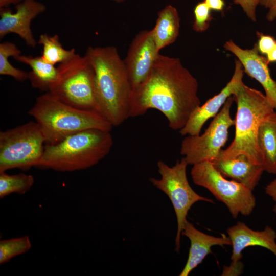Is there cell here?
<instances>
[{
  "mask_svg": "<svg viewBox=\"0 0 276 276\" xmlns=\"http://www.w3.org/2000/svg\"><path fill=\"white\" fill-rule=\"evenodd\" d=\"M198 90L197 79L179 58L159 53L147 78L132 90L130 118L156 109L170 128L179 131L201 105Z\"/></svg>",
  "mask_w": 276,
  "mask_h": 276,
  "instance_id": "1",
  "label": "cell"
},
{
  "mask_svg": "<svg viewBox=\"0 0 276 276\" xmlns=\"http://www.w3.org/2000/svg\"><path fill=\"white\" fill-rule=\"evenodd\" d=\"M95 75L96 97L100 113L113 126L130 118L132 86L117 49L88 48L85 55Z\"/></svg>",
  "mask_w": 276,
  "mask_h": 276,
  "instance_id": "2",
  "label": "cell"
},
{
  "mask_svg": "<svg viewBox=\"0 0 276 276\" xmlns=\"http://www.w3.org/2000/svg\"><path fill=\"white\" fill-rule=\"evenodd\" d=\"M233 96L237 104L235 137L227 148L220 151L215 160L232 159L244 155L252 163L262 165L258 142V131L262 123L276 108L265 94L243 82Z\"/></svg>",
  "mask_w": 276,
  "mask_h": 276,
  "instance_id": "3",
  "label": "cell"
},
{
  "mask_svg": "<svg viewBox=\"0 0 276 276\" xmlns=\"http://www.w3.org/2000/svg\"><path fill=\"white\" fill-rule=\"evenodd\" d=\"M113 141L110 131L88 129L70 135L54 144H45L36 167L59 172L87 169L110 152Z\"/></svg>",
  "mask_w": 276,
  "mask_h": 276,
  "instance_id": "4",
  "label": "cell"
},
{
  "mask_svg": "<svg viewBox=\"0 0 276 276\" xmlns=\"http://www.w3.org/2000/svg\"><path fill=\"white\" fill-rule=\"evenodd\" d=\"M28 114L39 126L45 144H56L82 130L100 129L111 131L113 127L101 114L71 106L48 91L36 98Z\"/></svg>",
  "mask_w": 276,
  "mask_h": 276,
  "instance_id": "5",
  "label": "cell"
},
{
  "mask_svg": "<svg viewBox=\"0 0 276 276\" xmlns=\"http://www.w3.org/2000/svg\"><path fill=\"white\" fill-rule=\"evenodd\" d=\"M57 69L56 79L48 92L71 106L100 113L96 97L95 71L87 57L77 54L60 63Z\"/></svg>",
  "mask_w": 276,
  "mask_h": 276,
  "instance_id": "6",
  "label": "cell"
},
{
  "mask_svg": "<svg viewBox=\"0 0 276 276\" xmlns=\"http://www.w3.org/2000/svg\"><path fill=\"white\" fill-rule=\"evenodd\" d=\"M45 140L37 123L30 121L0 132V172L12 169L36 167Z\"/></svg>",
  "mask_w": 276,
  "mask_h": 276,
  "instance_id": "7",
  "label": "cell"
},
{
  "mask_svg": "<svg viewBox=\"0 0 276 276\" xmlns=\"http://www.w3.org/2000/svg\"><path fill=\"white\" fill-rule=\"evenodd\" d=\"M188 165L183 157L180 160H178L171 167L163 160H159L157 166L160 178L151 177L149 179L154 187L168 197L174 208L177 223L175 239L177 252L180 250L181 233L191 208L198 201L214 203L212 199L197 194L191 187L187 176Z\"/></svg>",
  "mask_w": 276,
  "mask_h": 276,
  "instance_id": "8",
  "label": "cell"
},
{
  "mask_svg": "<svg viewBox=\"0 0 276 276\" xmlns=\"http://www.w3.org/2000/svg\"><path fill=\"white\" fill-rule=\"evenodd\" d=\"M191 175L193 182L208 190L227 208L232 216L239 214L249 216L252 212L256 199L252 190L233 180H228L211 162L205 161L193 165Z\"/></svg>",
  "mask_w": 276,
  "mask_h": 276,
  "instance_id": "9",
  "label": "cell"
},
{
  "mask_svg": "<svg viewBox=\"0 0 276 276\" xmlns=\"http://www.w3.org/2000/svg\"><path fill=\"white\" fill-rule=\"evenodd\" d=\"M234 101V96L228 98L203 134L187 135L182 140L180 152L188 165L217 158L228 140L230 127L235 125L231 116Z\"/></svg>",
  "mask_w": 276,
  "mask_h": 276,
  "instance_id": "10",
  "label": "cell"
},
{
  "mask_svg": "<svg viewBox=\"0 0 276 276\" xmlns=\"http://www.w3.org/2000/svg\"><path fill=\"white\" fill-rule=\"evenodd\" d=\"M232 246V262L224 266L223 273L226 275H238L243 271L241 262L243 250L250 246H260L271 251L276 256V232L271 226H266L262 231H255L245 223L238 221L226 230Z\"/></svg>",
  "mask_w": 276,
  "mask_h": 276,
  "instance_id": "11",
  "label": "cell"
},
{
  "mask_svg": "<svg viewBox=\"0 0 276 276\" xmlns=\"http://www.w3.org/2000/svg\"><path fill=\"white\" fill-rule=\"evenodd\" d=\"M159 53L152 30H142L133 38L123 60L132 90L147 78Z\"/></svg>",
  "mask_w": 276,
  "mask_h": 276,
  "instance_id": "12",
  "label": "cell"
},
{
  "mask_svg": "<svg viewBox=\"0 0 276 276\" xmlns=\"http://www.w3.org/2000/svg\"><path fill=\"white\" fill-rule=\"evenodd\" d=\"M244 72L241 62L238 59L236 60L234 72L229 81L218 94L208 100L192 112L186 125L179 131L180 134L182 136L200 134L206 121L218 113L228 98L233 96L243 82Z\"/></svg>",
  "mask_w": 276,
  "mask_h": 276,
  "instance_id": "13",
  "label": "cell"
},
{
  "mask_svg": "<svg viewBox=\"0 0 276 276\" xmlns=\"http://www.w3.org/2000/svg\"><path fill=\"white\" fill-rule=\"evenodd\" d=\"M16 12L7 8H1L0 37L9 33H15L29 46L34 48L36 41L31 29V23L37 15L44 12L45 6L36 0H24L16 5Z\"/></svg>",
  "mask_w": 276,
  "mask_h": 276,
  "instance_id": "14",
  "label": "cell"
},
{
  "mask_svg": "<svg viewBox=\"0 0 276 276\" xmlns=\"http://www.w3.org/2000/svg\"><path fill=\"white\" fill-rule=\"evenodd\" d=\"M224 48L237 58L248 76L260 83L265 96L276 108V82L271 76L266 58L260 54L257 44L251 49H243L229 40Z\"/></svg>",
  "mask_w": 276,
  "mask_h": 276,
  "instance_id": "15",
  "label": "cell"
},
{
  "mask_svg": "<svg viewBox=\"0 0 276 276\" xmlns=\"http://www.w3.org/2000/svg\"><path fill=\"white\" fill-rule=\"evenodd\" d=\"M181 235L187 237L190 241L188 259L179 276H188L200 264L205 258L212 254L214 246L231 245L228 236L222 234L215 237L206 234L197 229L193 223L188 220L185 224Z\"/></svg>",
  "mask_w": 276,
  "mask_h": 276,
  "instance_id": "16",
  "label": "cell"
},
{
  "mask_svg": "<svg viewBox=\"0 0 276 276\" xmlns=\"http://www.w3.org/2000/svg\"><path fill=\"white\" fill-rule=\"evenodd\" d=\"M212 163L224 177L240 183L252 191L264 171L262 165L252 163L244 155L232 159L216 160Z\"/></svg>",
  "mask_w": 276,
  "mask_h": 276,
  "instance_id": "17",
  "label": "cell"
},
{
  "mask_svg": "<svg viewBox=\"0 0 276 276\" xmlns=\"http://www.w3.org/2000/svg\"><path fill=\"white\" fill-rule=\"evenodd\" d=\"M180 18L177 9L168 5L158 14L154 28L151 29L158 51L173 43L179 33Z\"/></svg>",
  "mask_w": 276,
  "mask_h": 276,
  "instance_id": "18",
  "label": "cell"
},
{
  "mask_svg": "<svg viewBox=\"0 0 276 276\" xmlns=\"http://www.w3.org/2000/svg\"><path fill=\"white\" fill-rule=\"evenodd\" d=\"M258 142L264 171L276 174V109L261 124Z\"/></svg>",
  "mask_w": 276,
  "mask_h": 276,
  "instance_id": "19",
  "label": "cell"
},
{
  "mask_svg": "<svg viewBox=\"0 0 276 276\" xmlns=\"http://www.w3.org/2000/svg\"><path fill=\"white\" fill-rule=\"evenodd\" d=\"M13 58L30 67L31 71L28 72V79L33 88L49 91L57 76L58 69L55 65L46 62L41 56L33 57L20 54Z\"/></svg>",
  "mask_w": 276,
  "mask_h": 276,
  "instance_id": "20",
  "label": "cell"
},
{
  "mask_svg": "<svg viewBox=\"0 0 276 276\" xmlns=\"http://www.w3.org/2000/svg\"><path fill=\"white\" fill-rule=\"evenodd\" d=\"M38 43L43 47L41 57L53 65L68 61L77 55L74 49L65 50L62 47L57 35L41 34Z\"/></svg>",
  "mask_w": 276,
  "mask_h": 276,
  "instance_id": "21",
  "label": "cell"
},
{
  "mask_svg": "<svg viewBox=\"0 0 276 276\" xmlns=\"http://www.w3.org/2000/svg\"><path fill=\"white\" fill-rule=\"evenodd\" d=\"M34 182V177L30 174L10 175L6 172H0V198L12 193L24 194L30 189Z\"/></svg>",
  "mask_w": 276,
  "mask_h": 276,
  "instance_id": "22",
  "label": "cell"
},
{
  "mask_svg": "<svg viewBox=\"0 0 276 276\" xmlns=\"http://www.w3.org/2000/svg\"><path fill=\"white\" fill-rule=\"evenodd\" d=\"M21 51L16 45L11 42H4L0 44V74L9 76L18 81L28 79V72L12 66L8 58L20 55Z\"/></svg>",
  "mask_w": 276,
  "mask_h": 276,
  "instance_id": "23",
  "label": "cell"
},
{
  "mask_svg": "<svg viewBox=\"0 0 276 276\" xmlns=\"http://www.w3.org/2000/svg\"><path fill=\"white\" fill-rule=\"evenodd\" d=\"M32 244L28 236L0 241V264L9 262L13 258L28 251Z\"/></svg>",
  "mask_w": 276,
  "mask_h": 276,
  "instance_id": "24",
  "label": "cell"
},
{
  "mask_svg": "<svg viewBox=\"0 0 276 276\" xmlns=\"http://www.w3.org/2000/svg\"><path fill=\"white\" fill-rule=\"evenodd\" d=\"M211 9L204 2L198 3L194 9V21L193 28L197 32L206 31L212 19L211 15Z\"/></svg>",
  "mask_w": 276,
  "mask_h": 276,
  "instance_id": "25",
  "label": "cell"
},
{
  "mask_svg": "<svg viewBox=\"0 0 276 276\" xmlns=\"http://www.w3.org/2000/svg\"><path fill=\"white\" fill-rule=\"evenodd\" d=\"M257 35L259 37L257 43L258 51L261 54L266 55L276 44V40L270 35L259 32H257Z\"/></svg>",
  "mask_w": 276,
  "mask_h": 276,
  "instance_id": "26",
  "label": "cell"
},
{
  "mask_svg": "<svg viewBox=\"0 0 276 276\" xmlns=\"http://www.w3.org/2000/svg\"><path fill=\"white\" fill-rule=\"evenodd\" d=\"M234 2L241 7L247 16L251 20L256 21V8L259 4V0H234Z\"/></svg>",
  "mask_w": 276,
  "mask_h": 276,
  "instance_id": "27",
  "label": "cell"
},
{
  "mask_svg": "<svg viewBox=\"0 0 276 276\" xmlns=\"http://www.w3.org/2000/svg\"><path fill=\"white\" fill-rule=\"evenodd\" d=\"M259 4L267 10L266 18L271 22L276 19V0H259Z\"/></svg>",
  "mask_w": 276,
  "mask_h": 276,
  "instance_id": "28",
  "label": "cell"
},
{
  "mask_svg": "<svg viewBox=\"0 0 276 276\" xmlns=\"http://www.w3.org/2000/svg\"><path fill=\"white\" fill-rule=\"evenodd\" d=\"M265 192L271 197L275 202L273 211L276 213V179L271 181L265 187Z\"/></svg>",
  "mask_w": 276,
  "mask_h": 276,
  "instance_id": "29",
  "label": "cell"
},
{
  "mask_svg": "<svg viewBox=\"0 0 276 276\" xmlns=\"http://www.w3.org/2000/svg\"><path fill=\"white\" fill-rule=\"evenodd\" d=\"M203 2L211 10L215 11H221L225 6L223 0H204Z\"/></svg>",
  "mask_w": 276,
  "mask_h": 276,
  "instance_id": "30",
  "label": "cell"
},
{
  "mask_svg": "<svg viewBox=\"0 0 276 276\" xmlns=\"http://www.w3.org/2000/svg\"><path fill=\"white\" fill-rule=\"evenodd\" d=\"M266 58L269 64L276 62V44L271 50L267 53Z\"/></svg>",
  "mask_w": 276,
  "mask_h": 276,
  "instance_id": "31",
  "label": "cell"
},
{
  "mask_svg": "<svg viewBox=\"0 0 276 276\" xmlns=\"http://www.w3.org/2000/svg\"><path fill=\"white\" fill-rule=\"evenodd\" d=\"M24 0H0V8H7L11 5H15L22 2Z\"/></svg>",
  "mask_w": 276,
  "mask_h": 276,
  "instance_id": "32",
  "label": "cell"
},
{
  "mask_svg": "<svg viewBox=\"0 0 276 276\" xmlns=\"http://www.w3.org/2000/svg\"><path fill=\"white\" fill-rule=\"evenodd\" d=\"M113 1L118 3H120V2H123L124 0H113Z\"/></svg>",
  "mask_w": 276,
  "mask_h": 276,
  "instance_id": "33",
  "label": "cell"
}]
</instances>
